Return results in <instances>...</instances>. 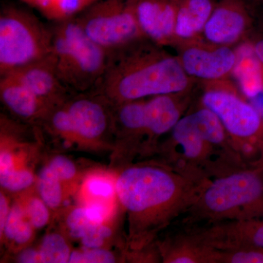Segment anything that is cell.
Instances as JSON below:
<instances>
[{"mask_svg":"<svg viewBox=\"0 0 263 263\" xmlns=\"http://www.w3.org/2000/svg\"><path fill=\"white\" fill-rule=\"evenodd\" d=\"M208 181L191 179L162 162L123 170L115 191L127 216L129 249L138 252L150 246L162 230L187 212Z\"/></svg>","mask_w":263,"mask_h":263,"instance_id":"cell-1","label":"cell"},{"mask_svg":"<svg viewBox=\"0 0 263 263\" xmlns=\"http://www.w3.org/2000/svg\"><path fill=\"white\" fill-rule=\"evenodd\" d=\"M191 84L179 57L144 39L110 53L106 72L92 93L115 106L158 95L183 94Z\"/></svg>","mask_w":263,"mask_h":263,"instance_id":"cell-2","label":"cell"},{"mask_svg":"<svg viewBox=\"0 0 263 263\" xmlns=\"http://www.w3.org/2000/svg\"><path fill=\"white\" fill-rule=\"evenodd\" d=\"M157 151L162 157L160 162L198 181L251 167L216 114L204 106L183 115Z\"/></svg>","mask_w":263,"mask_h":263,"instance_id":"cell-3","label":"cell"},{"mask_svg":"<svg viewBox=\"0 0 263 263\" xmlns=\"http://www.w3.org/2000/svg\"><path fill=\"white\" fill-rule=\"evenodd\" d=\"M183 215L186 228L263 218V165L209 180Z\"/></svg>","mask_w":263,"mask_h":263,"instance_id":"cell-4","label":"cell"},{"mask_svg":"<svg viewBox=\"0 0 263 263\" xmlns=\"http://www.w3.org/2000/svg\"><path fill=\"white\" fill-rule=\"evenodd\" d=\"M51 52L55 70L70 91L92 92L103 79L110 53L90 39L75 18L52 27Z\"/></svg>","mask_w":263,"mask_h":263,"instance_id":"cell-5","label":"cell"},{"mask_svg":"<svg viewBox=\"0 0 263 263\" xmlns=\"http://www.w3.org/2000/svg\"><path fill=\"white\" fill-rule=\"evenodd\" d=\"M52 37V28L35 15L5 7L0 14V76L49 56Z\"/></svg>","mask_w":263,"mask_h":263,"instance_id":"cell-6","label":"cell"},{"mask_svg":"<svg viewBox=\"0 0 263 263\" xmlns=\"http://www.w3.org/2000/svg\"><path fill=\"white\" fill-rule=\"evenodd\" d=\"M202 105L216 114L249 166L263 165V119L250 103L228 90L211 89L202 95Z\"/></svg>","mask_w":263,"mask_h":263,"instance_id":"cell-7","label":"cell"},{"mask_svg":"<svg viewBox=\"0 0 263 263\" xmlns=\"http://www.w3.org/2000/svg\"><path fill=\"white\" fill-rule=\"evenodd\" d=\"M90 39L109 53L147 39L136 12V0H99L75 17Z\"/></svg>","mask_w":263,"mask_h":263,"instance_id":"cell-8","label":"cell"},{"mask_svg":"<svg viewBox=\"0 0 263 263\" xmlns=\"http://www.w3.org/2000/svg\"><path fill=\"white\" fill-rule=\"evenodd\" d=\"M67 99L62 137L71 141L96 143L114 132L113 107L95 93Z\"/></svg>","mask_w":263,"mask_h":263,"instance_id":"cell-9","label":"cell"},{"mask_svg":"<svg viewBox=\"0 0 263 263\" xmlns=\"http://www.w3.org/2000/svg\"><path fill=\"white\" fill-rule=\"evenodd\" d=\"M179 59L190 78L207 81L217 80L229 75L238 62V56L231 48L211 43L186 46Z\"/></svg>","mask_w":263,"mask_h":263,"instance_id":"cell-10","label":"cell"},{"mask_svg":"<svg viewBox=\"0 0 263 263\" xmlns=\"http://www.w3.org/2000/svg\"><path fill=\"white\" fill-rule=\"evenodd\" d=\"M190 229L202 242L213 248L263 249V218L249 221H223Z\"/></svg>","mask_w":263,"mask_h":263,"instance_id":"cell-11","label":"cell"},{"mask_svg":"<svg viewBox=\"0 0 263 263\" xmlns=\"http://www.w3.org/2000/svg\"><path fill=\"white\" fill-rule=\"evenodd\" d=\"M179 0H136L138 23L145 37L158 46L176 41Z\"/></svg>","mask_w":263,"mask_h":263,"instance_id":"cell-12","label":"cell"},{"mask_svg":"<svg viewBox=\"0 0 263 263\" xmlns=\"http://www.w3.org/2000/svg\"><path fill=\"white\" fill-rule=\"evenodd\" d=\"M5 75L14 78L34 95L53 106H58L69 98L70 91L57 75L50 55Z\"/></svg>","mask_w":263,"mask_h":263,"instance_id":"cell-13","label":"cell"},{"mask_svg":"<svg viewBox=\"0 0 263 263\" xmlns=\"http://www.w3.org/2000/svg\"><path fill=\"white\" fill-rule=\"evenodd\" d=\"M0 97L12 113L27 122L43 124L56 108L9 75L0 76Z\"/></svg>","mask_w":263,"mask_h":263,"instance_id":"cell-14","label":"cell"},{"mask_svg":"<svg viewBox=\"0 0 263 263\" xmlns=\"http://www.w3.org/2000/svg\"><path fill=\"white\" fill-rule=\"evenodd\" d=\"M247 24V14L241 5L230 0L214 8L202 32L211 44L228 46L239 40Z\"/></svg>","mask_w":263,"mask_h":263,"instance_id":"cell-15","label":"cell"},{"mask_svg":"<svg viewBox=\"0 0 263 263\" xmlns=\"http://www.w3.org/2000/svg\"><path fill=\"white\" fill-rule=\"evenodd\" d=\"M162 262L216 263L217 249L205 245L191 230L174 235L158 246Z\"/></svg>","mask_w":263,"mask_h":263,"instance_id":"cell-16","label":"cell"},{"mask_svg":"<svg viewBox=\"0 0 263 263\" xmlns=\"http://www.w3.org/2000/svg\"><path fill=\"white\" fill-rule=\"evenodd\" d=\"M214 9L212 0H179L176 41L192 39L203 32Z\"/></svg>","mask_w":263,"mask_h":263,"instance_id":"cell-17","label":"cell"},{"mask_svg":"<svg viewBox=\"0 0 263 263\" xmlns=\"http://www.w3.org/2000/svg\"><path fill=\"white\" fill-rule=\"evenodd\" d=\"M99 0H47L38 11L48 20L62 22L75 18Z\"/></svg>","mask_w":263,"mask_h":263,"instance_id":"cell-18","label":"cell"},{"mask_svg":"<svg viewBox=\"0 0 263 263\" xmlns=\"http://www.w3.org/2000/svg\"><path fill=\"white\" fill-rule=\"evenodd\" d=\"M37 190L40 197L48 208L56 209L61 205L63 200L61 180L48 165L43 167L38 175Z\"/></svg>","mask_w":263,"mask_h":263,"instance_id":"cell-19","label":"cell"},{"mask_svg":"<svg viewBox=\"0 0 263 263\" xmlns=\"http://www.w3.org/2000/svg\"><path fill=\"white\" fill-rule=\"evenodd\" d=\"M42 262H69L71 250L65 238L59 233H48L43 238L39 249Z\"/></svg>","mask_w":263,"mask_h":263,"instance_id":"cell-20","label":"cell"},{"mask_svg":"<svg viewBox=\"0 0 263 263\" xmlns=\"http://www.w3.org/2000/svg\"><path fill=\"white\" fill-rule=\"evenodd\" d=\"M239 78L242 89L249 97L252 98L263 89L262 74L258 62L249 59L240 62Z\"/></svg>","mask_w":263,"mask_h":263,"instance_id":"cell-21","label":"cell"},{"mask_svg":"<svg viewBox=\"0 0 263 263\" xmlns=\"http://www.w3.org/2000/svg\"><path fill=\"white\" fill-rule=\"evenodd\" d=\"M216 249V263H263V249Z\"/></svg>","mask_w":263,"mask_h":263,"instance_id":"cell-22","label":"cell"},{"mask_svg":"<svg viewBox=\"0 0 263 263\" xmlns=\"http://www.w3.org/2000/svg\"><path fill=\"white\" fill-rule=\"evenodd\" d=\"M32 173L24 168H12L0 171L2 187L10 192H19L29 187L34 182Z\"/></svg>","mask_w":263,"mask_h":263,"instance_id":"cell-23","label":"cell"},{"mask_svg":"<svg viewBox=\"0 0 263 263\" xmlns=\"http://www.w3.org/2000/svg\"><path fill=\"white\" fill-rule=\"evenodd\" d=\"M113 252L103 248L88 249L71 252L70 263H113L116 262Z\"/></svg>","mask_w":263,"mask_h":263,"instance_id":"cell-24","label":"cell"},{"mask_svg":"<svg viewBox=\"0 0 263 263\" xmlns=\"http://www.w3.org/2000/svg\"><path fill=\"white\" fill-rule=\"evenodd\" d=\"M94 224L88 217L85 207L74 209L67 215L66 220L69 234L76 239H81L90 226Z\"/></svg>","mask_w":263,"mask_h":263,"instance_id":"cell-25","label":"cell"},{"mask_svg":"<svg viewBox=\"0 0 263 263\" xmlns=\"http://www.w3.org/2000/svg\"><path fill=\"white\" fill-rule=\"evenodd\" d=\"M25 212L31 224L36 229L44 228L50 219L48 206L41 197L29 199L26 206Z\"/></svg>","mask_w":263,"mask_h":263,"instance_id":"cell-26","label":"cell"},{"mask_svg":"<svg viewBox=\"0 0 263 263\" xmlns=\"http://www.w3.org/2000/svg\"><path fill=\"white\" fill-rule=\"evenodd\" d=\"M111 234V230L108 226L103 224H94L90 226L81 238V243L85 248H102L105 240L110 238Z\"/></svg>","mask_w":263,"mask_h":263,"instance_id":"cell-27","label":"cell"},{"mask_svg":"<svg viewBox=\"0 0 263 263\" xmlns=\"http://www.w3.org/2000/svg\"><path fill=\"white\" fill-rule=\"evenodd\" d=\"M48 166L57 177L61 180L62 182L73 179L77 174L75 164L65 156L60 155L53 157Z\"/></svg>","mask_w":263,"mask_h":263,"instance_id":"cell-28","label":"cell"},{"mask_svg":"<svg viewBox=\"0 0 263 263\" xmlns=\"http://www.w3.org/2000/svg\"><path fill=\"white\" fill-rule=\"evenodd\" d=\"M26 216L27 214H26L25 210L19 204L15 203L10 208L9 215H8L6 223H5L3 235L7 240H13L14 239L15 230Z\"/></svg>","mask_w":263,"mask_h":263,"instance_id":"cell-29","label":"cell"},{"mask_svg":"<svg viewBox=\"0 0 263 263\" xmlns=\"http://www.w3.org/2000/svg\"><path fill=\"white\" fill-rule=\"evenodd\" d=\"M86 188L89 194L95 197L108 198L113 196L115 186L108 179L100 177L90 178L86 183Z\"/></svg>","mask_w":263,"mask_h":263,"instance_id":"cell-30","label":"cell"},{"mask_svg":"<svg viewBox=\"0 0 263 263\" xmlns=\"http://www.w3.org/2000/svg\"><path fill=\"white\" fill-rule=\"evenodd\" d=\"M33 228L34 227L26 216L15 230L14 239H13L15 245L22 246L28 243L32 237Z\"/></svg>","mask_w":263,"mask_h":263,"instance_id":"cell-31","label":"cell"},{"mask_svg":"<svg viewBox=\"0 0 263 263\" xmlns=\"http://www.w3.org/2000/svg\"><path fill=\"white\" fill-rule=\"evenodd\" d=\"M86 214L90 220L95 224H103L107 216V210L104 205L100 203H91L85 207Z\"/></svg>","mask_w":263,"mask_h":263,"instance_id":"cell-32","label":"cell"},{"mask_svg":"<svg viewBox=\"0 0 263 263\" xmlns=\"http://www.w3.org/2000/svg\"><path fill=\"white\" fill-rule=\"evenodd\" d=\"M18 262L22 263L42 262L39 250L34 249H26L18 256Z\"/></svg>","mask_w":263,"mask_h":263,"instance_id":"cell-33","label":"cell"},{"mask_svg":"<svg viewBox=\"0 0 263 263\" xmlns=\"http://www.w3.org/2000/svg\"><path fill=\"white\" fill-rule=\"evenodd\" d=\"M10 208L6 197L1 193L0 195V235L3 236L5 223L9 215Z\"/></svg>","mask_w":263,"mask_h":263,"instance_id":"cell-34","label":"cell"},{"mask_svg":"<svg viewBox=\"0 0 263 263\" xmlns=\"http://www.w3.org/2000/svg\"><path fill=\"white\" fill-rule=\"evenodd\" d=\"M15 167L13 155L8 151H1L0 155V171Z\"/></svg>","mask_w":263,"mask_h":263,"instance_id":"cell-35","label":"cell"},{"mask_svg":"<svg viewBox=\"0 0 263 263\" xmlns=\"http://www.w3.org/2000/svg\"><path fill=\"white\" fill-rule=\"evenodd\" d=\"M250 103L263 119V89L250 98Z\"/></svg>","mask_w":263,"mask_h":263,"instance_id":"cell-36","label":"cell"},{"mask_svg":"<svg viewBox=\"0 0 263 263\" xmlns=\"http://www.w3.org/2000/svg\"><path fill=\"white\" fill-rule=\"evenodd\" d=\"M254 53L259 61L263 63V40L256 44L254 47Z\"/></svg>","mask_w":263,"mask_h":263,"instance_id":"cell-37","label":"cell"}]
</instances>
